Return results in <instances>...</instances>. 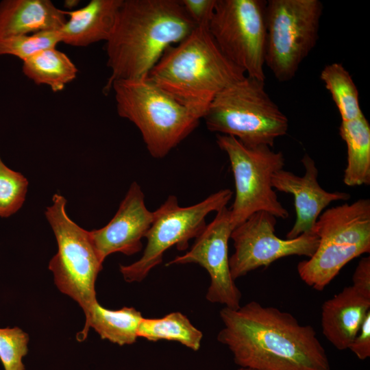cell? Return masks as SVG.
Returning <instances> with one entry per match:
<instances>
[{
	"instance_id": "cell-1",
	"label": "cell",
	"mask_w": 370,
	"mask_h": 370,
	"mask_svg": "<svg viewBox=\"0 0 370 370\" xmlns=\"http://www.w3.org/2000/svg\"><path fill=\"white\" fill-rule=\"evenodd\" d=\"M217 341L239 367L252 370H330L324 347L310 325L291 313L251 301L219 312Z\"/></svg>"
},
{
	"instance_id": "cell-2",
	"label": "cell",
	"mask_w": 370,
	"mask_h": 370,
	"mask_svg": "<svg viewBox=\"0 0 370 370\" xmlns=\"http://www.w3.org/2000/svg\"><path fill=\"white\" fill-rule=\"evenodd\" d=\"M196 27L180 0H123L106 41L107 65L113 82L145 77L171 46Z\"/></svg>"
},
{
	"instance_id": "cell-3",
	"label": "cell",
	"mask_w": 370,
	"mask_h": 370,
	"mask_svg": "<svg viewBox=\"0 0 370 370\" xmlns=\"http://www.w3.org/2000/svg\"><path fill=\"white\" fill-rule=\"evenodd\" d=\"M245 76L222 53L208 27H196L164 52L146 77L203 119L216 95Z\"/></svg>"
},
{
	"instance_id": "cell-4",
	"label": "cell",
	"mask_w": 370,
	"mask_h": 370,
	"mask_svg": "<svg viewBox=\"0 0 370 370\" xmlns=\"http://www.w3.org/2000/svg\"><path fill=\"white\" fill-rule=\"evenodd\" d=\"M203 119L207 128L248 147H272L286 134L288 120L265 90L264 81L245 76L219 92Z\"/></svg>"
},
{
	"instance_id": "cell-5",
	"label": "cell",
	"mask_w": 370,
	"mask_h": 370,
	"mask_svg": "<svg viewBox=\"0 0 370 370\" xmlns=\"http://www.w3.org/2000/svg\"><path fill=\"white\" fill-rule=\"evenodd\" d=\"M118 114L141 133L150 155L164 158L197 127L199 116L147 77L112 82Z\"/></svg>"
},
{
	"instance_id": "cell-6",
	"label": "cell",
	"mask_w": 370,
	"mask_h": 370,
	"mask_svg": "<svg viewBox=\"0 0 370 370\" xmlns=\"http://www.w3.org/2000/svg\"><path fill=\"white\" fill-rule=\"evenodd\" d=\"M319 245L314 254L297 264L300 278L323 291L353 259L370 251V200L360 199L327 209L314 230Z\"/></svg>"
},
{
	"instance_id": "cell-7",
	"label": "cell",
	"mask_w": 370,
	"mask_h": 370,
	"mask_svg": "<svg viewBox=\"0 0 370 370\" xmlns=\"http://www.w3.org/2000/svg\"><path fill=\"white\" fill-rule=\"evenodd\" d=\"M53 204L45 211L58 245L57 253L51 259L49 269L54 282L62 293L77 302L88 318L97 302L95 282L103 268L92 243L89 231L73 221L66 212V199L55 194Z\"/></svg>"
},
{
	"instance_id": "cell-8",
	"label": "cell",
	"mask_w": 370,
	"mask_h": 370,
	"mask_svg": "<svg viewBox=\"0 0 370 370\" xmlns=\"http://www.w3.org/2000/svg\"><path fill=\"white\" fill-rule=\"evenodd\" d=\"M323 12L319 0H269L265 64L276 79L291 80L316 45Z\"/></svg>"
},
{
	"instance_id": "cell-9",
	"label": "cell",
	"mask_w": 370,
	"mask_h": 370,
	"mask_svg": "<svg viewBox=\"0 0 370 370\" xmlns=\"http://www.w3.org/2000/svg\"><path fill=\"white\" fill-rule=\"evenodd\" d=\"M217 143L227 153L234 175L236 195L229 208L234 229L259 211L288 218V212L278 200L271 182L273 175L283 169V153L267 145L248 147L223 134H217Z\"/></svg>"
},
{
	"instance_id": "cell-10",
	"label": "cell",
	"mask_w": 370,
	"mask_h": 370,
	"mask_svg": "<svg viewBox=\"0 0 370 370\" xmlns=\"http://www.w3.org/2000/svg\"><path fill=\"white\" fill-rule=\"evenodd\" d=\"M230 189H222L193 206L182 207L175 195H169L155 211L153 223L145 237L147 245L136 262L119 267L125 281L140 282L159 265L165 251L175 246L186 250L188 242L196 238L206 226V217L226 207L232 196Z\"/></svg>"
},
{
	"instance_id": "cell-11",
	"label": "cell",
	"mask_w": 370,
	"mask_h": 370,
	"mask_svg": "<svg viewBox=\"0 0 370 370\" xmlns=\"http://www.w3.org/2000/svg\"><path fill=\"white\" fill-rule=\"evenodd\" d=\"M266 5L262 0H217L208 30L222 53L246 76L265 80Z\"/></svg>"
},
{
	"instance_id": "cell-12",
	"label": "cell",
	"mask_w": 370,
	"mask_h": 370,
	"mask_svg": "<svg viewBox=\"0 0 370 370\" xmlns=\"http://www.w3.org/2000/svg\"><path fill=\"white\" fill-rule=\"evenodd\" d=\"M276 218L265 211L251 215L232 230L234 252L229 258L232 278H238L277 260L290 256L308 258L315 252L319 238L315 234H303L295 238L282 239L275 234Z\"/></svg>"
},
{
	"instance_id": "cell-13",
	"label": "cell",
	"mask_w": 370,
	"mask_h": 370,
	"mask_svg": "<svg viewBox=\"0 0 370 370\" xmlns=\"http://www.w3.org/2000/svg\"><path fill=\"white\" fill-rule=\"evenodd\" d=\"M233 230L230 209L225 207L206 225L190 249L176 256L166 266L199 264L210 278L206 299L230 309H237L241 306L242 294L232 278L228 256V241Z\"/></svg>"
},
{
	"instance_id": "cell-14",
	"label": "cell",
	"mask_w": 370,
	"mask_h": 370,
	"mask_svg": "<svg viewBox=\"0 0 370 370\" xmlns=\"http://www.w3.org/2000/svg\"><path fill=\"white\" fill-rule=\"evenodd\" d=\"M153 218V212L145 206L141 187L136 182H132L110 221L100 229L89 232L101 262L113 253L132 256L139 252L143 247L141 240Z\"/></svg>"
},
{
	"instance_id": "cell-15",
	"label": "cell",
	"mask_w": 370,
	"mask_h": 370,
	"mask_svg": "<svg viewBox=\"0 0 370 370\" xmlns=\"http://www.w3.org/2000/svg\"><path fill=\"white\" fill-rule=\"evenodd\" d=\"M305 169L304 176L280 170L272 176V186L277 190L294 197L296 220L286 238H295L303 234H314L316 222L321 212L332 202L348 200L350 195L344 192H328L318 182V169L308 154L301 159Z\"/></svg>"
},
{
	"instance_id": "cell-16",
	"label": "cell",
	"mask_w": 370,
	"mask_h": 370,
	"mask_svg": "<svg viewBox=\"0 0 370 370\" xmlns=\"http://www.w3.org/2000/svg\"><path fill=\"white\" fill-rule=\"evenodd\" d=\"M369 312L370 299L352 286L345 287L321 306L322 333L337 349H347Z\"/></svg>"
},
{
	"instance_id": "cell-17",
	"label": "cell",
	"mask_w": 370,
	"mask_h": 370,
	"mask_svg": "<svg viewBox=\"0 0 370 370\" xmlns=\"http://www.w3.org/2000/svg\"><path fill=\"white\" fill-rule=\"evenodd\" d=\"M65 11L49 0H3L0 2V41L40 32L60 31Z\"/></svg>"
},
{
	"instance_id": "cell-18",
	"label": "cell",
	"mask_w": 370,
	"mask_h": 370,
	"mask_svg": "<svg viewBox=\"0 0 370 370\" xmlns=\"http://www.w3.org/2000/svg\"><path fill=\"white\" fill-rule=\"evenodd\" d=\"M123 0H92L86 6L65 11L69 16L59 31L61 42L87 47L110 38Z\"/></svg>"
},
{
	"instance_id": "cell-19",
	"label": "cell",
	"mask_w": 370,
	"mask_h": 370,
	"mask_svg": "<svg viewBox=\"0 0 370 370\" xmlns=\"http://www.w3.org/2000/svg\"><path fill=\"white\" fill-rule=\"evenodd\" d=\"M143 318L141 312L134 307L110 310L97 301L92 306L77 339H86L89 328H92L102 339L121 346L132 345L138 338V329Z\"/></svg>"
},
{
	"instance_id": "cell-20",
	"label": "cell",
	"mask_w": 370,
	"mask_h": 370,
	"mask_svg": "<svg viewBox=\"0 0 370 370\" xmlns=\"http://www.w3.org/2000/svg\"><path fill=\"white\" fill-rule=\"evenodd\" d=\"M339 134L347 149L343 182L348 186L370 184V125L363 114L341 121Z\"/></svg>"
},
{
	"instance_id": "cell-21",
	"label": "cell",
	"mask_w": 370,
	"mask_h": 370,
	"mask_svg": "<svg viewBox=\"0 0 370 370\" xmlns=\"http://www.w3.org/2000/svg\"><path fill=\"white\" fill-rule=\"evenodd\" d=\"M22 70L35 84L49 86L53 92L62 90L76 77L77 69L63 52L55 48L44 50L23 61Z\"/></svg>"
},
{
	"instance_id": "cell-22",
	"label": "cell",
	"mask_w": 370,
	"mask_h": 370,
	"mask_svg": "<svg viewBox=\"0 0 370 370\" xmlns=\"http://www.w3.org/2000/svg\"><path fill=\"white\" fill-rule=\"evenodd\" d=\"M137 334L152 342L175 341L193 351L199 349L203 338V333L180 312H172L160 318L143 317Z\"/></svg>"
},
{
	"instance_id": "cell-23",
	"label": "cell",
	"mask_w": 370,
	"mask_h": 370,
	"mask_svg": "<svg viewBox=\"0 0 370 370\" xmlns=\"http://www.w3.org/2000/svg\"><path fill=\"white\" fill-rule=\"evenodd\" d=\"M320 78L336 106L341 121H352L363 115L357 87L342 64L334 62L326 65L321 72Z\"/></svg>"
},
{
	"instance_id": "cell-24",
	"label": "cell",
	"mask_w": 370,
	"mask_h": 370,
	"mask_svg": "<svg viewBox=\"0 0 370 370\" xmlns=\"http://www.w3.org/2000/svg\"><path fill=\"white\" fill-rule=\"evenodd\" d=\"M61 42L59 31L40 32L0 41V56L11 55L23 61Z\"/></svg>"
},
{
	"instance_id": "cell-25",
	"label": "cell",
	"mask_w": 370,
	"mask_h": 370,
	"mask_svg": "<svg viewBox=\"0 0 370 370\" xmlns=\"http://www.w3.org/2000/svg\"><path fill=\"white\" fill-rule=\"evenodd\" d=\"M28 181L21 173L8 168L0 158V217H8L23 206Z\"/></svg>"
},
{
	"instance_id": "cell-26",
	"label": "cell",
	"mask_w": 370,
	"mask_h": 370,
	"mask_svg": "<svg viewBox=\"0 0 370 370\" xmlns=\"http://www.w3.org/2000/svg\"><path fill=\"white\" fill-rule=\"evenodd\" d=\"M28 334L18 327L0 328V360L5 370H25Z\"/></svg>"
},
{
	"instance_id": "cell-27",
	"label": "cell",
	"mask_w": 370,
	"mask_h": 370,
	"mask_svg": "<svg viewBox=\"0 0 370 370\" xmlns=\"http://www.w3.org/2000/svg\"><path fill=\"white\" fill-rule=\"evenodd\" d=\"M217 0H180L185 12L196 27H208Z\"/></svg>"
},
{
	"instance_id": "cell-28",
	"label": "cell",
	"mask_w": 370,
	"mask_h": 370,
	"mask_svg": "<svg viewBox=\"0 0 370 370\" xmlns=\"http://www.w3.org/2000/svg\"><path fill=\"white\" fill-rule=\"evenodd\" d=\"M348 349L360 360L370 357V312Z\"/></svg>"
},
{
	"instance_id": "cell-29",
	"label": "cell",
	"mask_w": 370,
	"mask_h": 370,
	"mask_svg": "<svg viewBox=\"0 0 370 370\" xmlns=\"http://www.w3.org/2000/svg\"><path fill=\"white\" fill-rule=\"evenodd\" d=\"M352 285L360 294L370 299V257H363L352 276Z\"/></svg>"
},
{
	"instance_id": "cell-30",
	"label": "cell",
	"mask_w": 370,
	"mask_h": 370,
	"mask_svg": "<svg viewBox=\"0 0 370 370\" xmlns=\"http://www.w3.org/2000/svg\"><path fill=\"white\" fill-rule=\"evenodd\" d=\"M236 370H252V369H247V368L239 367V368L237 369Z\"/></svg>"
}]
</instances>
